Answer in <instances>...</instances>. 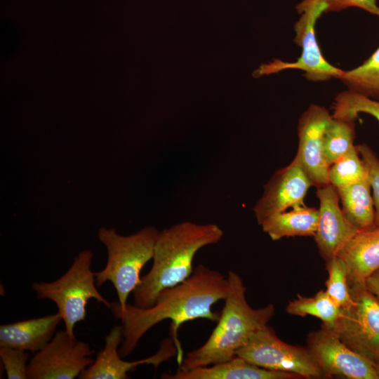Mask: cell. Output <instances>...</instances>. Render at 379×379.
Segmentation results:
<instances>
[{
    "label": "cell",
    "instance_id": "6da1fadb",
    "mask_svg": "<svg viewBox=\"0 0 379 379\" xmlns=\"http://www.w3.org/2000/svg\"><path fill=\"white\" fill-rule=\"evenodd\" d=\"M228 291L227 277L204 265H197L182 282L161 291L149 307L140 308L126 303L112 302L109 310L121 322L123 341L119 347L122 357L130 355L144 335L157 324L171 321V334L178 349V361L182 359L178 331L185 322L197 319L218 321L220 313L213 306L225 300Z\"/></svg>",
    "mask_w": 379,
    "mask_h": 379
},
{
    "label": "cell",
    "instance_id": "7a4b0ae2",
    "mask_svg": "<svg viewBox=\"0 0 379 379\" xmlns=\"http://www.w3.org/2000/svg\"><path fill=\"white\" fill-rule=\"evenodd\" d=\"M224 235L215 223L184 221L159 231L150 270L141 277L133 291V304L151 307L158 294L187 279L192 273L193 260L202 248L219 242Z\"/></svg>",
    "mask_w": 379,
    "mask_h": 379
},
{
    "label": "cell",
    "instance_id": "3957f363",
    "mask_svg": "<svg viewBox=\"0 0 379 379\" xmlns=\"http://www.w3.org/2000/svg\"><path fill=\"white\" fill-rule=\"evenodd\" d=\"M227 279V294L216 326L201 346L186 354L178 370L187 371L234 357L237 351L274 317L273 304L256 309L249 305L246 288L237 273L230 270Z\"/></svg>",
    "mask_w": 379,
    "mask_h": 379
},
{
    "label": "cell",
    "instance_id": "277c9868",
    "mask_svg": "<svg viewBox=\"0 0 379 379\" xmlns=\"http://www.w3.org/2000/svg\"><path fill=\"white\" fill-rule=\"evenodd\" d=\"M159 233V230L153 226L127 236L119 234L114 228L102 227L98 230V237L107 249V260L105 267L95 272V284L98 287L110 281L120 306L126 305L130 293L140 281L142 269L152 260Z\"/></svg>",
    "mask_w": 379,
    "mask_h": 379
},
{
    "label": "cell",
    "instance_id": "5b68a950",
    "mask_svg": "<svg viewBox=\"0 0 379 379\" xmlns=\"http://www.w3.org/2000/svg\"><path fill=\"white\" fill-rule=\"evenodd\" d=\"M93 257L90 250H84L74 258L70 267L59 279L32 284L38 298L48 299L55 303L65 329L72 336H76V324L86 319L90 299H95L109 309L111 306V302L97 289L95 273L91 270Z\"/></svg>",
    "mask_w": 379,
    "mask_h": 379
},
{
    "label": "cell",
    "instance_id": "8992f818",
    "mask_svg": "<svg viewBox=\"0 0 379 379\" xmlns=\"http://www.w3.org/2000/svg\"><path fill=\"white\" fill-rule=\"evenodd\" d=\"M328 6L322 0L300 1L295 9L300 15L294 25L293 42L300 47V57L293 62L274 59L267 64L261 65L253 75L259 77L286 69L302 71L307 80L323 82L338 79L344 71L329 63L323 56L316 36V23L323 13H326Z\"/></svg>",
    "mask_w": 379,
    "mask_h": 379
},
{
    "label": "cell",
    "instance_id": "52a82bcc",
    "mask_svg": "<svg viewBox=\"0 0 379 379\" xmlns=\"http://www.w3.org/2000/svg\"><path fill=\"white\" fill-rule=\"evenodd\" d=\"M236 356L269 370L293 373L305 378H325L307 347L287 344L268 324L255 332Z\"/></svg>",
    "mask_w": 379,
    "mask_h": 379
},
{
    "label": "cell",
    "instance_id": "ba28073f",
    "mask_svg": "<svg viewBox=\"0 0 379 379\" xmlns=\"http://www.w3.org/2000/svg\"><path fill=\"white\" fill-rule=\"evenodd\" d=\"M349 287L354 302L342 310L331 329L349 348L375 364L379 361V298L365 284Z\"/></svg>",
    "mask_w": 379,
    "mask_h": 379
},
{
    "label": "cell",
    "instance_id": "9c48e42d",
    "mask_svg": "<svg viewBox=\"0 0 379 379\" xmlns=\"http://www.w3.org/2000/svg\"><path fill=\"white\" fill-rule=\"evenodd\" d=\"M93 353L87 342L58 331L29 360L27 379H74L93 363Z\"/></svg>",
    "mask_w": 379,
    "mask_h": 379
},
{
    "label": "cell",
    "instance_id": "30bf717a",
    "mask_svg": "<svg viewBox=\"0 0 379 379\" xmlns=\"http://www.w3.org/2000/svg\"><path fill=\"white\" fill-rule=\"evenodd\" d=\"M307 347L325 378L378 379L374 364L349 348L333 329L324 324L310 333Z\"/></svg>",
    "mask_w": 379,
    "mask_h": 379
},
{
    "label": "cell",
    "instance_id": "8fae6325",
    "mask_svg": "<svg viewBox=\"0 0 379 379\" xmlns=\"http://www.w3.org/2000/svg\"><path fill=\"white\" fill-rule=\"evenodd\" d=\"M333 116L324 107L311 104L298 123V147L293 160L317 187L329 184V166L324 157L325 131Z\"/></svg>",
    "mask_w": 379,
    "mask_h": 379
},
{
    "label": "cell",
    "instance_id": "7c38bea8",
    "mask_svg": "<svg viewBox=\"0 0 379 379\" xmlns=\"http://www.w3.org/2000/svg\"><path fill=\"white\" fill-rule=\"evenodd\" d=\"M123 341L121 326H114L106 335L103 348L98 353L93 363L84 370L79 379H126L128 373L138 366L151 364L157 368L163 362L178 354L174 340L164 339L159 350L154 354L133 361L121 359L119 347Z\"/></svg>",
    "mask_w": 379,
    "mask_h": 379
},
{
    "label": "cell",
    "instance_id": "4fadbf2b",
    "mask_svg": "<svg viewBox=\"0 0 379 379\" xmlns=\"http://www.w3.org/2000/svg\"><path fill=\"white\" fill-rule=\"evenodd\" d=\"M317 188L319 208L314 237L319 254L328 261L336 257L359 230L345 216L336 189L330 183Z\"/></svg>",
    "mask_w": 379,
    "mask_h": 379
},
{
    "label": "cell",
    "instance_id": "5bb4252c",
    "mask_svg": "<svg viewBox=\"0 0 379 379\" xmlns=\"http://www.w3.org/2000/svg\"><path fill=\"white\" fill-rule=\"evenodd\" d=\"M311 180L305 171L291 161L277 171L264 186L263 192L253 207L258 223L303 202Z\"/></svg>",
    "mask_w": 379,
    "mask_h": 379
},
{
    "label": "cell",
    "instance_id": "9a60e30c",
    "mask_svg": "<svg viewBox=\"0 0 379 379\" xmlns=\"http://www.w3.org/2000/svg\"><path fill=\"white\" fill-rule=\"evenodd\" d=\"M349 286L365 284L379 269V227L359 231L340 251Z\"/></svg>",
    "mask_w": 379,
    "mask_h": 379
},
{
    "label": "cell",
    "instance_id": "2e32d148",
    "mask_svg": "<svg viewBox=\"0 0 379 379\" xmlns=\"http://www.w3.org/2000/svg\"><path fill=\"white\" fill-rule=\"evenodd\" d=\"M164 379H298V374L266 369L243 358L234 357L215 364L195 368L187 371L164 373Z\"/></svg>",
    "mask_w": 379,
    "mask_h": 379
},
{
    "label": "cell",
    "instance_id": "e0dca14e",
    "mask_svg": "<svg viewBox=\"0 0 379 379\" xmlns=\"http://www.w3.org/2000/svg\"><path fill=\"white\" fill-rule=\"evenodd\" d=\"M62 321L57 312L39 318L19 321L0 326V347L36 353L52 339Z\"/></svg>",
    "mask_w": 379,
    "mask_h": 379
},
{
    "label": "cell",
    "instance_id": "ac0fdd59",
    "mask_svg": "<svg viewBox=\"0 0 379 379\" xmlns=\"http://www.w3.org/2000/svg\"><path fill=\"white\" fill-rule=\"evenodd\" d=\"M319 211L307 206L304 202L298 204L289 211L274 215L261 224L262 230L273 241L295 236H314Z\"/></svg>",
    "mask_w": 379,
    "mask_h": 379
},
{
    "label": "cell",
    "instance_id": "d6986e66",
    "mask_svg": "<svg viewBox=\"0 0 379 379\" xmlns=\"http://www.w3.org/2000/svg\"><path fill=\"white\" fill-rule=\"evenodd\" d=\"M343 212L359 231L375 227V208L368 178L336 189Z\"/></svg>",
    "mask_w": 379,
    "mask_h": 379
},
{
    "label": "cell",
    "instance_id": "ffe728a7",
    "mask_svg": "<svg viewBox=\"0 0 379 379\" xmlns=\"http://www.w3.org/2000/svg\"><path fill=\"white\" fill-rule=\"evenodd\" d=\"M286 312L299 317L307 315L315 317L322 321V324L332 328L342 314L339 308L331 299L326 291L321 290L314 296L298 298L290 301Z\"/></svg>",
    "mask_w": 379,
    "mask_h": 379
},
{
    "label": "cell",
    "instance_id": "44dd1931",
    "mask_svg": "<svg viewBox=\"0 0 379 379\" xmlns=\"http://www.w3.org/2000/svg\"><path fill=\"white\" fill-rule=\"evenodd\" d=\"M348 90L379 100V46L361 65L339 78Z\"/></svg>",
    "mask_w": 379,
    "mask_h": 379
},
{
    "label": "cell",
    "instance_id": "7402d4cb",
    "mask_svg": "<svg viewBox=\"0 0 379 379\" xmlns=\"http://www.w3.org/2000/svg\"><path fill=\"white\" fill-rule=\"evenodd\" d=\"M354 121L333 117L327 126L324 135L323 151L329 166L355 146Z\"/></svg>",
    "mask_w": 379,
    "mask_h": 379
},
{
    "label": "cell",
    "instance_id": "603a6c76",
    "mask_svg": "<svg viewBox=\"0 0 379 379\" xmlns=\"http://www.w3.org/2000/svg\"><path fill=\"white\" fill-rule=\"evenodd\" d=\"M328 178L335 189L368 178L367 168L356 145L329 166Z\"/></svg>",
    "mask_w": 379,
    "mask_h": 379
},
{
    "label": "cell",
    "instance_id": "cb8c5ba5",
    "mask_svg": "<svg viewBox=\"0 0 379 379\" xmlns=\"http://www.w3.org/2000/svg\"><path fill=\"white\" fill-rule=\"evenodd\" d=\"M333 109V117L356 120L359 114L365 113L379 122V100L348 89L336 95Z\"/></svg>",
    "mask_w": 379,
    "mask_h": 379
},
{
    "label": "cell",
    "instance_id": "d4e9b609",
    "mask_svg": "<svg viewBox=\"0 0 379 379\" xmlns=\"http://www.w3.org/2000/svg\"><path fill=\"white\" fill-rule=\"evenodd\" d=\"M328 277L326 281V293L333 302L341 310L353 303L347 281V272L345 262L338 256L326 261Z\"/></svg>",
    "mask_w": 379,
    "mask_h": 379
},
{
    "label": "cell",
    "instance_id": "484cf974",
    "mask_svg": "<svg viewBox=\"0 0 379 379\" xmlns=\"http://www.w3.org/2000/svg\"><path fill=\"white\" fill-rule=\"evenodd\" d=\"M29 352L0 347V357L8 379H27Z\"/></svg>",
    "mask_w": 379,
    "mask_h": 379
},
{
    "label": "cell",
    "instance_id": "4316f807",
    "mask_svg": "<svg viewBox=\"0 0 379 379\" xmlns=\"http://www.w3.org/2000/svg\"><path fill=\"white\" fill-rule=\"evenodd\" d=\"M356 146L367 168L375 208V224L379 227V157L365 143Z\"/></svg>",
    "mask_w": 379,
    "mask_h": 379
},
{
    "label": "cell",
    "instance_id": "83f0119b",
    "mask_svg": "<svg viewBox=\"0 0 379 379\" xmlns=\"http://www.w3.org/2000/svg\"><path fill=\"white\" fill-rule=\"evenodd\" d=\"M312 0H302L308 2ZM328 6L326 13L329 12H338L348 8L355 7L361 8L368 13L379 17V6L377 0H322Z\"/></svg>",
    "mask_w": 379,
    "mask_h": 379
},
{
    "label": "cell",
    "instance_id": "f1b7e54d",
    "mask_svg": "<svg viewBox=\"0 0 379 379\" xmlns=\"http://www.w3.org/2000/svg\"><path fill=\"white\" fill-rule=\"evenodd\" d=\"M365 285L368 291L379 298V269L368 277Z\"/></svg>",
    "mask_w": 379,
    "mask_h": 379
},
{
    "label": "cell",
    "instance_id": "f546056e",
    "mask_svg": "<svg viewBox=\"0 0 379 379\" xmlns=\"http://www.w3.org/2000/svg\"><path fill=\"white\" fill-rule=\"evenodd\" d=\"M375 370L379 379V361L374 364Z\"/></svg>",
    "mask_w": 379,
    "mask_h": 379
}]
</instances>
